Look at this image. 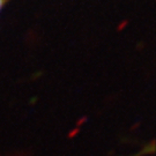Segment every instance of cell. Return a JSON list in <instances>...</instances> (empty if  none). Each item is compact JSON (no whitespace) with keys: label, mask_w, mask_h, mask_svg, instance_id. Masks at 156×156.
<instances>
[{"label":"cell","mask_w":156,"mask_h":156,"mask_svg":"<svg viewBox=\"0 0 156 156\" xmlns=\"http://www.w3.org/2000/svg\"><path fill=\"white\" fill-rule=\"evenodd\" d=\"M6 1H7V0H0V8L4 6V4H5Z\"/></svg>","instance_id":"cell-1"}]
</instances>
